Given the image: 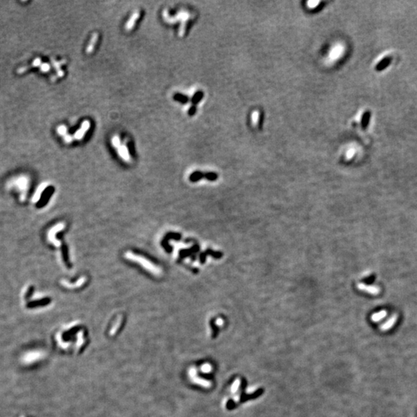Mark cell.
Wrapping results in <instances>:
<instances>
[{"label":"cell","instance_id":"16","mask_svg":"<svg viewBox=\"0 0 417 417\" xmlns=\"http://www.w3.org/2000/svg\"><path fill=\"white\" fill-rule=\"evenodd\" d=\"M50 65L48 64H43L40 66V70L43 71V72H47V71L50 70Z\"/></svg>","mask_w":417,"mask_h":417},{"label":"cell","instance_id":"3","mask_svg":"<svg viewBox=\"0 0 417 417\" xmlns=\"http://www.w3.org/2000/svg\"><path fill=\"white\" fill-rule=\"evenodd\" d=\"M139 16H140V12H139V11H136L134 13L132 14V16H131V18H130L128 23L126 24V30H131V29L134 27V23H135L136 20L138 19Z\"/></svg>","mask_w":417,"mask_h":417},{"label":"cell","instance_id":"14","mask_svg":"<svg viewBox=\"0 0 417 417\" xmlns=\"http://www.w3.org/2000/svg\"><path fill=\"white\" fill-rule=\"evenodd\" d=\"M112 144H113V145L114 146V147H116V148H119L120 147V144H121V142H120V139H119V138H118V136L116 135V136H114V137L113 138H112Z\"/></svg>","mask_w":417,"mask_h":417},{"label":"cell","instance_id":"8","mask_svg":"<svg viewBox=\"0 0 417 417\" xmlns=\"http://www.w3.org/2000/svg\"><path fill=\"white\" fill-rule=\"evenodd\" d=\"M370 117H371V114H370L369 111H366V112L363 114L362 119H361V126H362L363 128H366L367 126L369 125Z\"/></svg>","mask_w":417,"mask_h":417},{"label":"cell","instance_id":"13","mask_svg":"<svg viewBox=\"0 0 417 417\" xmlns=\"http://www.w3.org/2000/svg\"><path fill=\"white\" fill-rule=\"evenodd\" d=\"M175 98H176V100H179V101L182 102V103H186L188 100V97L182 95H176L175 96Z\"/></svg>","mask_w":417,"mask_h":417},{"label":"cell","instance_id":"7","mask_svg":"<svg viewBox=\"0 0 417 417\" xmlns=\"http://www.w3.org/2000/svg\"><path fill=\"white\" fill-rule=\"evenodd\" d=\"M386 314H387V312H386L385 311H380V312L372 314V316H371V320H372L373 321H375V322H378V321L382 320L383 318H385L386 316Z\"/></svg>","mask_w":417,"mask_h":417},{"label":"cell","instance_id":"18","mask_svg":"<svg viewBox=\"0 0 417 417\" xmlns=\"http://www.w3.org/2000/svg\"><path fill=\"white\" fill-rule=\"evenodd\" d=\"M40 65H41V59H40V58H36V59L35 61H33V62H32V66H40Z\"/></svg>","mask_w":417,"mask_h":417},{"label":"cell","instance_id":"21","mask_svg":"<svg viewBox=\"0 0 417 417\" xmlns=\"http://www.w3.org/2000/svg\"><path fill=\"white\" fill-rule=\"evenodd\" d=\"M318 3H319L318 2H314V1H312V2H308V5H309L310 6H314V5H315V4L317 5V4H318Z\"/></svg>","mask_w":417,"mask_h":417},{"label":"cell","instance_id":"1","mask_svg":"<svg viewBox=\"0 0 417 417\" xmlns=\"http://www.w3.org/2000/svg\"><path fill=\"white\" fill-rule=\"evenodd\" d=\"M125 257L129 259L130 260L134 261V262L138 263V264H140L144 268L149 270L151 273L155 274V275L158 276L161 274V269L159 267H156L153 263L150 262V261L148 260L146 258L142 257V256L136 255V254H134V253L128 252L125 253Z\"/></svg>","mask_w":417,"mask_h":417},{"label":"cell","instance_id":"20","mask_svg":"<svg viewBox=\"0 0 417 417\" xmlns=\"http://www.w3.org/2000/svg\"><path fill=\"white\" fill-rule=\"evenodd\" d=\"M195 112H196V108H191V109L189 111V114H190V115L193 114H194Z\"/></svg>","mask_w":417,"mask_h":417},{"label":"cell","instance_id":"6","mask_svg":"<svg viewBox=\"0 0 417 417\" xmlns=\"http://www.w3.org/2000/svg\"><path fill=\"white\" fill-rule=\"evenodd\" d=\"M118 153L120 154V155H121L124 160L126 161L129 160L128 150V148L126 147L125 145H121L118 148Z\"/></svg>","mask_w":417,"mask_h":417},{"label":"cell","instance_id":"11","mask_svg":"<svg viewBox=\"0 0 417 417\" xmlns=\"http://www.w3.org/2000/svg\"><path fill=\"white\" fill-rule=\"evenodd\" d=\"M206 178L207 179L210 180V181H215V180H216L217 178H218V176L214 172H209L206 175Z\"/></svg>","mask_w":417,"mask_h":417},{"label":"cell","instance_id":"4","mask_svg":"<svg viewBox=\"0 0 417 417\" xmlns=\"http://www.w3.org/2000/svg\"><path fill=\"white\" fill-rule=\"evenodd\" d=\"M391 61H392L391 57L384 58V59L382 60L381 62H379V64L376 66V70L381 71V70H382L385 69V68L387 67V66H389V64H390Z\"/></svg>","mask_w":417,"mask_h":417},{"label":"cell","instance_id":"12","mask_svg":"<svg viewBox=\"0 0 417 417\" xmlns=\"http://www.w3.org/2000/svg\"><path fill=\"white\" fill-rule=\"evenodd\" d=\"M85 132H86L85 131H84V130H83L82 128H80V130H78V131H77V132L75 133V135H74V137H75V138H77V139H81L83 137H84Z\"/></svg>","mask_w":417,"mask_h":417},{"label":"cell","instance_id":"10","mask_svg":"<svg viewBox=\"0 0 417 417\" xmlns=\"http://www.w3.org/2000/svg\"><path fill=\"white\" fill-rule=\"evenodd\" d=\"M202 177H203V175L202 174V172H197L193 173L192 176H190V178L192 181H197V180L200 179Z\"/></svg>","mask_w":417,"mask_h":417},{"label":"cell","instance_id":"2","mask_svg":"<svg viewBox=\"0 0 417 417\" xmlns=\"http://www.w3.org/2000/svg\"><path fill=\"white\" fill-rule=\"evenodd\" d=\"M396 319H397L396 315L392 316V317L390 318H389V320L386 321L385 323H384L383 324H382V325H381L380 329L382 331H383V332H385V331L389 330V329H390L391 327H392V326L394 325V324H395V321H396Z\"/></svg>","mask_w":417,"mask_h":417},{"label":"cell","instance_id":"15","mask_svg":"<svg viewBox=\"0 0 417 417\" xmlns=\"http://www.w3.org/2000/svg\"><path fill=\"white\" fill-rule=\"evenodd\" d=\"M57 132L59 133L60 134H61V135H64V134L66 133V128L65 127L64 125L60 126V127L57 128Z\"/></svg>","mask_w":417,"mask_h":417},{"label":"cell","instance_id":"9","mask_svg":"<svg viewBox=\"0 0 417 417\" xmlns=\"http://www.w3.org/2000/svg\"><path fill=\"white\" fill-rule=\"evenodd\" d=\"M202 97V92L199 91L196 94L192 97V102L194 104H197Z\"/></svg>","mask_w":417,"mask_h":417},{"label":"cell","instance_id":"22","mask_svg":"<svg viewBox=\"0 0 417 417\" xmlns=\"http://www.w3.org/2000/svg\"><path fill=\"white\" fill-rule=\"evenodd\" d=\"M65 139H66V140L67 141V142H70V141H71V138H70V137H67V136H66V137L65 138Z\"/></svg>","mask_w":417,"mask_h":417},{"label":"cell","instance_id":"19","mask_svg":"<svg viewBox=\"0 0 417 417\" xmlns=\"http://www.w3.org/2000/svg\"><path fill=\"white\" fill-rule=\"evenodd\" d=\"M28 69H29L28 66H25V67H21V68H19V70H18L17 72L19 73V74H21V73H23L24 71H26L27 70H28Z\"/></svg>","mask_w":417,"mask_h":417},{"label":"cell","instance_id":"5","mask_svg":"<svg viewBox=\"0 0 417 417\" xmlns=\"http://www.w3.org/2000/svg\"><path fill=\"white\" fill-rule=\"evenodd\" d=\"M97 39H98V34L95 33L93 35V36H92V38H91V40H90V43H89L88 46L87 47V53H90L92 51H93L94 48H95V45H96Z\"/></svg>","mask_w":417,"mask_h":417},{"label":"cell","instance_id":"17","mask_svg":"<svg viewBox=\"0 0 417 417\" xmlns=\"http://www.w3.org/2000/svg\"><path fill=\"white\" fill-rule=\"evenodd\" d=\"M90 128V122L88 121H85L82 123V126H81V128H82L84 131H87V130L89 129Z\"/></svg>","mask_w":417,"mask_h":417}]
</instances>
